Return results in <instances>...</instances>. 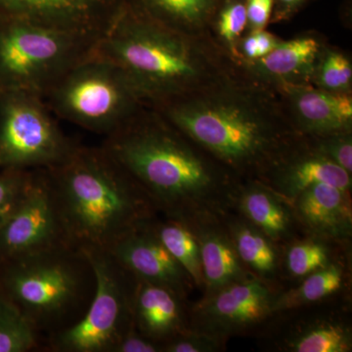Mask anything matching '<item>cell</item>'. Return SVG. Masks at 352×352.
<instances>
[{
    "label": "cell",
    "mask_w": 352,
    "mask_h": 352,
    "mask_svg": "<svg viewBox=\"0 0 352 352\" xmlns=\"http://www.w3.org/2000/svg\"><path fill=\"white\" fill-rule=\"evenodd\" d=\"M101 147L164 219L193 231L226 223L235 210L239 185L214 170L161 113H138Z\"/></svg>",
    "instance_id": "1"
},
{
    "label": "cell",
    "mask_w": 352,
    "mask_h": 352,
    "mask_svg": "<svg viewBox=\"0 0 352 352\" xmlns=\"http://www.w3.org/2000/svg\"><path fill=\"white\" fill-rule=\"evenodd\" d=\"M67 239L82 252L109 251L157 212L129 173L103 148L78 145L43 170Z\"/></svg>",
    "instance_id": "2"
},
{
    "label": "cell",
    "mask_w": 352,
    "mask_h": 352,
    "mask_svg": "<svg viewBox=\"0 0 352 352\" xmlns=\"http://www.w3.org/2000/svg\"><path fill=\"white\" fill-rule=\"evenodd\" d=\"M94 52L120 67L145 103L157 107L184 97L203 68L186 34L155 22L126 4Z\"/></svg>",
    "instance_id": "3"
},
{
    "label": "cell",
    "mask_w": 352,
    "mask_h": 352,
    "mask_svg": "<svg viewBox=\"0 0 352 352\" xmlns=\"http://www.w3.org/2000/svg\"><path fill=\"white\" fill-rule=\"evenodd\" d=\"M96 288L87 254L69 245L0 264V296L13 303L41 335L75 325Z\"/></svg>",
    "instance_id": "4"
},
{
    "label": "cell",
    "mask_w": 352,
    "mask_h": 352,
    "mask_svg": "<svg viewBox=\"0 0 352 352\" xmlns=\"http://www.w3.org/2000/svg\"><path fill=\"white\" fill-rule=\"evenodd\" d=\"M157 109L191 142L233 170L266 173L288 157L286 133L239 101L182 97Z\"/></svg>",
    "instance_id": "5"
},
{
    "label": "cell",
    "mask_w": 352,
    "mask_h": 352,
    "mask_svg": "<svg viewBox=\"0 0 352 352\" xmlns=\"http://www.w3.org/2000/svg\"><path fill=\"white\" fill-rule=\"evenodd\" d=\"M99 39L0 16V94H46Z\"/></svg>",
    "instance_id": "6"
},
{
    "label": "cell",
    "mask_w": 352,
    "mask_h": 352,
    "mask_svg": "<svg viewBox=\"0 0 352 352\" xmlns=\"http://www.w3.org/2000/svg\"><path fill=\"white\" fill-rule=\"evenodd\" d=\"M43 100L60 119L106 136L145 104L124 72L95 52L69 69Z\"/></svg>",
    "instance_id": "7"
},
{
    "label": "cell",
    "mask_w": 352,
    "mask_h": 352,
    "mask_svg": "<svg viewBox=\"0 0 352 352\" xmlns=\"http://www.w3.org/2000/svg\"><path fill=\"white\" fill-rule=\"evenodd\" d=\"M94 267L96 288L87 312L75 325L47 338L53 352H113L132 327L136 278L108 251L85 252Z\"/></svg>",
    "instance_id": "8"
},
{
    "label": "cell",
    "mask_w": 352,
    "mask_h": 352,
    "mask_svg": "<svg viewBox=\"0 0 352 352\" xmlns=\"http://www.w3.org/2000/svg\"><path fill=\"white\" fill-rule=\"evenodd\" d=\"M78 145L65 135L43 97L0 94V170H47L66 161Z\"/></svg>",
    "instance_id": "9"
},
{
    "label": "cell",
    "mask_w": 352,
    "mask_h": 352,
    "mask_svg": "<svg viewBox=\"0 0 352 352\" xmlns=\"http://www.w3.org/2000/svg\"><path fill=\"white\" fill-rule=\"evenodd\" d=\"M275 295L261 278H248L206 295L188 309L189 328L221 340L274 314Z\"/></svg>",
    "instance_id": "10"
},
{
    "label": "cell",
    "mask_w": 352,
    "mask_h": 352,
    "mask_svg": "<svg viewBox=\"0 0 352 352\" xmlns=\"http://www.w3.org/2000/svg\"><path fill=\"white\" fill-rule=\"evenodd\" d=\"M62 245H69L63 224L44 171L36 170L27 198L0 226V264Z\"/></svg>",
    "instance_id": "11"
},
{
    "label": "cell",
    "mask_w": 352,
    "mask_h": 352,
    "mask_svg": "<svg viewBox=\"0 0 352 352\" xmlns=\"http://www.w3.org/2000/svg\"><path fill=\"white\" fill-rule=\"evenodd\" d=\"M126 0H0V16L100 39Z\"/></svg>",
    "instance_id": "12"
},
{
    "label": "cell",
    "mask_w": 352,
    "mask_h": 352,
    "mask_svg": "<svg viewBox=\"0 0 352 352\" xmlns=\"http://www.w3.org/2000/svg\"><path fill=\"white\" fill-rule=\"evenodd\" d=\"M151 220L122 236L108 252L134 277L170 289L186 300L195 284L157 237Z\"/></svg>",
    "instance_id": "13"
},
{
    "label": "cell",
    "mask_w": 352,
    "mask_h": 352,
    "mask_svg": "<svg viewBox=\"0 0 352 352\" xmlns=\"http://www.w3.org/2000/svg\"><path fill=\"white\" fill-rule=\"evenodd\" d=\"M291 207L296 223L316 239L337 242L351 239V192L321 183L303 191Z\"/></svg>",
    "instance_id": "14"
},
{
    "label": "cell",
    "mask_w": 352,
    "mask_h": 352,
    "mask_svg": "<svg viewBox=\"0 0 352 352\" xmlns=\"http://www.w3.org/2000/svg\"><path fill=\"white\" fill-rule=\"evenodd\" d=\"M170 289L136 278L132 322L139 333L163 344L189 330L188 308Z\"/></svg>",
    "instance_id": "15"
},
{
    "label": "cell",
    "mask_w": 352,
    "mask_h": 352,
    "mask_svg": "<svg viewBox=\"0 0 352 352\" xmlns=\"http://www.w3.org/2000/svg\"><path fill=\"white\" fill-rule=\"evenodd\" d=\"M288 157L275 166L271 182L263 184L289 206L303 191L321 183L351 191V173L318 152L296 160Z\"/></svg>",
    "instance_id": "16"
},
{
    "label": "cell",
    "mask_w": 352,
    "mask_h": 352,
    "mask_svg": "<svg viewBox=\"0 0 352 352\" xmlns=\"http://www.w3.org/2000/svg\"><path fill=\"white\" fill-rule=\"evenodd\" d=\"M193 232L200 247L206 295L252 277L238 256L226 223L200 226Z\"/></svg>",
    "instance_id": "17"
},
{
    "label": "cell",
    "mask_w": 352,
    "mask_h": 352,
    "mask_svg": "<svg viewBox=\"0 0 352 352\" xmlns=\"http://www.w3.org/2000/svg\"><path fill=\"white\" fill-rule=\"evenodd\" d=\"M235 208L275 244L293 237L296 221L291 206L263 183L240 186Z\"/></svg>",
    "instance_id": "18"
},
{
    "label": "cell",
    "mask_w": 352,
    "mask_h": 352,
    "mask_svg": "<svg viewBox=\"0 0 352 352\" xmlns=\"http://www.w3.org/2000/svg\"><path fill=\"white\" fill-rule=\"evenodd\" d=\"M296 109L302 126L317 135L347 132L352 120V100L347 95L308 90L298 94Z\"/></svg>",
    "instance_id": "19"
},
{
    "label": "cell",
    "mask_w": 352,
    "mask_h": 352,
    "mask_svg": "<svg viewBox=\"0 0 352 352\" xmlns=\"http://www.w3.org/2000/svg\"><path fill=\"white\" fill-rule=\"evenodd\" d=\"M224 0H126V6L155 22L184 32L212 19Z\"/></svg>",
    "instance_id": "20"
},
{
    "label": "cell",
    "mask_w": 352,
    "mask_h": 352,
    "mask_svg": "<svg viewBox=\"0 0 352 352\" xmlns=\"http://www.w3.org/2000/svg\"><path fill=\"white\" fill-rule=\"evenodd\" d=\"M238 256L245 267L264 280L274 279L279 270V254L275 243L247 220H226Z\"/></svg>",
    "instance_id": "21"
},
{
    "label": "cell",
    "mask_w": 352,
    "mask_h": 352,
    "mask_svg": "<svg viewBox=\"0 0 352 352\" xmlns=\"http://www.w3.org/2000/svg\"><path fill=\"white\" fill-rule=\"evenodd\" d=\"M282 344L285 351L292 352H349L352 349V333L342 322L316 319L298 325Z\"/></svg>",
    "instance_id": "22"
},
{
    "label": "cell",
    "mask_w": 352,
    "mask_h": 352,
    "mask_svg": "<svg viewBox=\"0 0 352 352\" xmlns=\"http://www.w3.org/2000/svg\"><path fill=\"white\" fill-rule=\"evenodd\" d=\"M153 231L178 263L187 271L197 288H204L200 247L195 233L184 224L175 220H151Z\"/></svg>",
    "instance_id": "23"
},
{
    "label": "cell",
    "mask_w": 352,
    "mask_h": 352,
    "mask_svg": "<svg viewBox=\"0 0 352 352\" xmlns=\"http://www.w3.org/2000/svg\"><path fill=\"white\" fill-rule=\"evenodd\" d=\"M344 282V267L332 261L325 267L305 277L298 288L276 295L273 305L274 314L320 302L339 292Z\"/></svg>",
    "instance_id": "24"
},
{
    "label": "cell",
    "mask_w": 352,
    "mask_h": 352,
    "mask_svg": "<svg viewBox=\"0 0 352 352\" xmlns=\"http://www.w3.org/2000/svg\"><path fill=\"white\" fill-rule=\"evenodd\" d=\"M41 335L12 302L0 296V352H28L41 346Z\"/></svg>",
    "instance_id": "25"
},
{
    "label": "cell",
    "mask_w": 352,
    "mask_h": 352,
    "mask_svg": "<svg viewBox=\"0 0 352 352\" xmlns=\"http://www.w3.org/2000/svg\"><path fill=\"white\" fill-rule=\"evenodd\" d=\"M319 44L312 38H300L278 43L267 55L259 58L261 68L278 76L293 75L314 61Z\"/></svg>",
    "instance_id": "26"
},
{
    "label": "cell",
    "mask_w": 352,
    "mask_h": 352,
    "mask_svg": "<svg viewBox=\"0 0 352 352\" xmlns=\"http://www.w3.org/2000/svg\"><path fill=\"white\" fill-rule=\"evenodd\" d=\"M323 241H302L289 248L285 265L291 276L305 278L332 263L330 248Z\"/></svg>",
    "instance_id": "27"
},
{
    "label": "cell",
    "mask_w": 352,
    "mask_h": 352,
    "mask_svg": "<svg viewBox=\"0 0 352 352\" xmlns=\"http://www.w3.org/2000/svg\"><path fill=\"white\" fill-rule=\"evenodd\" d=\"M36 170H0V226L20 208L34 182Z\"/></svg>",
    "instance_id": "28"
},
{
    "label": "cell",
    "mask_w": 352,
    "mask_h": 352,
    "mask_svg": "<svg viewBox=\"0 0 352 352\" xmlns=\"http://www.w3.org/2000/svg\"><path fill=\"white\" fill-rule=\"evenodd\" d=\"M217 12L220 36L228 43H233L248 24L245 0H224Z\"/></svg>",
    "instance_id": "29"
},
{
    "label": "cell",
    "mask_w": 352,
    "mask_h": 352,
    "mask_svg": "<svg viewBox=\"0 0 352 352\" xmlns=\"http://www.w3.org/2000/svg\"><path fill=\"white\" fill-rule=\"evenodd\" d=\"M352 67L346 57L340 53H330L322 64L320 82L329 91H340L349 87Z\"/></svg>",
    "instance_id": "30"
},
{
    "label": "cell",
    "mask_w": 352,
    "mask_h": 352,
    "mask_svg": "<svg viewBox=\"0 0 352 352\" xmlns=\"http://www.w3.org/2000/svg\"><path fill=\"white\" fill-rule=\"evenodd\" d=\"M222 346L223 340L189 329L164 342L163 352H212Z\"/></svg>",
    "instance_id": "31"
},
{
    "label": "cell",
    "mask_w": 352,
    "mask_h": 352,
    "mask_svg": "<svg viewBox=\"0 0 352 352\" xmlns=\"http://www.w3.org/2000/svg\"><path fill=\"white\" fill-rule=\"evenodd\" d=\"M317 152L351 173L352 142L347 132L325 136Z\"/></svg>",
    "instance_id": "32"
},
{
    "label": "cell",
    "mask_w": 352,
    "mask_h": 352,
    "mask_svg": "<svg viewBox=\"0 0 352 352\" xmlns=\"http://www.w3.org/2000/svg\"><path fill=\"white\" fill-rule=\"evenodd\" d=\"M113 352H163V344L145 337L133 326L116 344Z\"/></svg>",
    "instance_id": "33"
},
{
    "label": "cell",
    "mask_w": 352,
    "mask_h": 352,
    "mask_svg": "<svg viewBox=\"0 0 352 352\" xmlns=\"http://www.w3.org/2000/svg\"><path fill=\"white\" fill-rule=\"evenodd\" d=\"M248 23L256 31L263 30L271 17L274 0H245Z\"/></svg>",
    "instance_id": "34"
},
{
    "label": "cell",
    "mask_w": 352,
    "mask_h": 352,
    "mask_svg": "<svg viewBox=\"0 0 352 352\" xmlns=\"http://www.w3.org/2000/svg\"><path fill=\"white\" fill-rule=\"evenodd\" d=\"M254 36H256V43H258V59L267 55L277 46V39L272 34L264 32L263 30L254 32Z\"/></svg>",
    "instance_id": "35"
},
{
    "label": "cell",
    "mask_w": 352,
    "mask_h": 352,
    "mask_svg": "<svg viewBox=\"0 0 352 352\" xmlns=\"http://www.w3.org/2000/svg\"><path fill=\"white\" fill-rule=\"evenodd\" d=\"M305 1V0H274V8L279 15L286 16L300 8Z\"/></svg>",
    "instance_id": "36"
},
{
    "label": "cell",
    "mask_w": 352,
    "mask_h": 352,
    "mask_svg": "<svg viewBox=\"0 0 352 352\" xmlns=\"http://www.w3.org/2000/svg\"><path fill=\"white\" fill-rule=\"evenodd\" d=\"M243 50H244L247 57L251 58V59H258V43H256L254 34L245 39L244 44H243Z\"/></svg>",
    "instance_id": "37"
}]
</instances>
